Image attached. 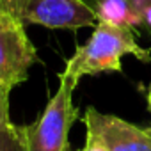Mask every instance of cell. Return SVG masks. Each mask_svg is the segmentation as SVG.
<instances>
[{
    "label": "cell",
    "instance_id": "obj_3",
    "mask_svg": "<svg viewBox=\"0 0 151 151\" xmlns=\"http://www.w3.org/2000/svg\"><path fill=\"white\" fill-rule=\"evenodd\" d=\"M0 13L27 25L53 30H77L98 23L96 11L86 0H0Z\"/></svg>",
    "mask_w": 151,
    "mask_h": 151
},
{
    "label": "cell",
    "instance_id": "obj_1",
    "mask_svg": "<svg viewBox=\"0 0 151 151\" xmlns=\"http://www.w3.org/2000/svg\"><path fill=\"white\" fill-rule=\"evenodd\" d=\"M124 55H133L140 62H151V50L139 45L132 27L98 22L86 45L78 46L66 60L62 73L78 82L84 77L105 71L121 73V59Z\"/></svg>",
    "mask_w": 151,
    "mask_h": 151
},
{
    "label": "cell",
    "instance_id": "obj_9",
    "mask_svg": "<svg viewBox=\"0 0 151 151\" xmlns=\"http://www.w3.org/2000/svg\"><path fill=\"white\" fill-rule=\"evenodd\" d=\"M78 151H109V149L105 147V144H103L98 137H94V135H91V133H86V144H84V147L78 149Z\"/></svg>",
    "mask_w": 151,
    "mask_h": 151
},
{
    "label": "cell",
    "instance_id": "obj_5",
    "mask_svg": "<svg viewBox=\"0 0 151 151\" xmlns=\"http://www.w3.org/2000/svg\"><path fill=\"white\" fill-rule=\"evenodd\" d=\"M82 121L86 133L98 137L109 151H151V132L114 114L87 107Z\"/></svg>",
    "mask_w": 151,
    "mask_h": 151
},
{
    "label": "cell",
    "instance_id": "obj_10",
    "mask_svg": "<svg viewBox=\"0 0 151 151\" xmlns=\"http://www.w3.org/2000/svg\"><path fill=\"white\" fill-rule=\"evenodd\" d=\"M132 2H133V4L140 9V11H142L146 6H151V0H132Z\"/></svg>",
    "mask_w": 151,
    "mask_h": 151
},
{
    "label": "cell",
    "instance_id": "obj_8",
    "mask_svg": "<svg viewBox=\"0 0 151 151\" xmlns=\"http://www.w3.org/2000/svg\"><path fill=\"white\" fill-rule=\"evenodd\" d=\"M11 87L0 84V130H4L11 124V117H9V94H11Z\"/></svg>",
    "mask_w": 151,
    "mask_h": 151
},
{
    "label": "cell",
    "instance_id": "obj_4",
    "mask_svg": "<svg viewBox=\"0 0 151 151\" xmlns=\"http://www.w3.org/2000/svg\"><path fill=\"white\" fill-rule=\"evenodd\" d=\"M37 60L27 27L16 18L0 13V84L11 89L23 84L29 78V69Z\"/></svg>",
    "mask_w": 151,
    "mask_h": 151
},
{
    "label": "cell",
    "instance_id": "obj_7",
    "mask_svg": "<svg viewBox=\"0 0 151 151\" xmlns=\"http://www.w3.org/2000/svg\"><path fill=\"white\" fill-rule=\"evenodd\" d=\"M0 151H29L23 126L11 123L7 128L0 130Z\"/></svg>",
    "mask_w": 151,
    "mask_h": 151
},
{
    "label": "cell",
    "instance_id": "obj_11",
    "mask_svg": "<svg viewBox=\"0 0 151 151\" xmlns=\"http://www.w3.org/2000/svg\"><path fill=\"white\" fill-rule=\"evenodd\" d=\"M146 98H147V107H149V112H151V84L147 86V91H146Z\"/></svg>",
    "mask_w": 151,
    "mask_h": 151
},
{
    "label": "cell",
    "instance_id": "obj_2",
    "mask_svg": "<svg viewBox=\"0 0 151 151\" xmlns=\"http://www.w3.org/2000/svg\"><path fill=\"white\" fill-rule=\"evenodd\" d=\"M78 86L64 73H59V87L48 100L43 114L23 126L29 151H69V130L78 119V109L73 105V93Z\"/></svg>",
    "mask_w": 151,
    "mask_h": 151
},
{
    "label": "cell",
    "instance_id": "obj_6",
    "mask_svg": "<svg viewBox=\"0 0 151 151\" xmlns=\"http://www.w3.org/2000/svg\"><path fill=\"white\" fill-rule=\"evenodd\" d=\"M91 7L96 11L98 22H107L112 25L135 27L142 25V11L132 0H93Z\"/></svg>",
    "mask_w": 151,
    "mask_h": 151
}]
</instances>
